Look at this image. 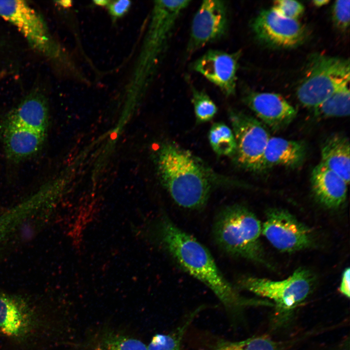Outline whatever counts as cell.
<instances>
[{"mask_svg":"<svg viewBox=\"0 0 350 350\" xmlns=\"http://www.w3.org/2000/svg\"><path fill=\"white\" fill-rule=\"evenodd\" d=\"M156 229L167 253L183 270L210 288L229 314L235 315L250 306H265V301L241 296L223 276L208 249L167 216L160 218Z\"/></svg>","mask_w":350,"mask_h":350,"instance_id":"1","label":"cell"},{"mask_svg":"<svg viewBox=\"0 0 350 350\" xmlns=\"http://www.w3.org/2000/svg\"><path fill=\"white\" fill-rule=\"evenodd\" d=\"M157 167L162 184L176 204L191 210L206 205L214 175L190 152L164 143L158 153Z\"/></svg>","mask_w":350,"mask_h":350,"instance_id":"2","label":"cell"},{"mask_svg":"<svg viewBox=\"0 0 350 350\" xmlns=\"http://www.w3.org/2000/svg\"><path fill=\"white\" fill-rule=\"evenodd\" d=\"M261 222L246 207L238 204L224 208L218 214L213 228L214 240L228 254L256 262L265 263L260 241Z\"/></svg>","mask_w":350,"mask_h":350,"instance_id":"3","label":"cell"},{"mask_svg":"<svg viewBox=\"0 0 350 350\" xmlns=\"http://www.w3.org/2000/svg\"><path fill=\"white\" fill-rule=\"evenodd\" d=\"M315 284L314 275L303 267L298 268L283 280L245 276L238 281L242 289L273 301L275 321L279 324L287 320L297 307L307 298Z\"/></svg>","mask_w":350,"mask_h":350,"instance_id":"4","label":"cell"},{"mask_svg":"<svg viewBox=\"0 0 350 350\" xmlns=\"http://www.w3.org/2000/svg\"><path fill=\"white\" fill-rule=\"evenodd\" d=\"M305 74L297 95L303 106L314 110L332 94L348 86L349 59L315 54Z\"/></svg>","mask_w":350,"mask_h":350,"instance_id":"5","label":"cell"},{"mask_svg":"<svg viewBox=\"0 0 350 350\" xmlns=\"http://www.w3.org/2000/svg\"><path fill=\"white\" fill-rule=\"evenodd\" d=\"M229 120L238 163L249 171H261L265 149L271 136L267 128L259 120L242 112L230 109Z\"/></svg>","mask_w":350,"mask_h":350,"instance_id":"6","label":"cell"},{"mask_svg":"<svg viewBox=\"0 0 350 350\" xmlns=\"http://www.w3.org/2000/svg\"><path fill=\"white\" fill-rule=\"evenodd\" d=\"M0 17L13 25L40 54L51 58L56 56V47L44 20L27 2L0 0Z\"/></svg>","mask_w":350,"mask_h":350,"instance_id":"7","label":"cell"},{"mask_svg":"<svg viewBox=\"0 0 350 350\" xmlns=\"http://www.w3.org/2000/svg\"><path fill=\"white\" fill-rule=\"evenodd\" d=\"M262 233L278 250L292 252L313 245L312 231L286 210L272 208L266 213Z\"/></svg>","mask_w":350,"mask_h":350,"instance_id":"8","label":"cell"},{"mask_svg":"<svg viewBox=\"0 0 350 350\" xmlns=\"http://www.w3.org/2000/svg\"><path fill=\"white\" fill-rule=\"evenodd\" d=\"M228 25V7L225 1H203L192 21L187 52L192 54L222 39L227 35Z\"/></svg>","mask_w":350,"mask_h":350,"instance_id":"9","label":"cell"},{"mask_svg":"<svg viewBox=\"0 0 350 350\" xmlns=\"http://www.w3.org/2000/svg\"><path fill=\"white\" fill-rule=\"evenodd\" d=\"M251 28L259 40L277 48L296 47L305 37L304 28L297 20L284 18L272 9L260 12L252 20Z\"/></svg>","mask_w":350,"mask_h":350,"instance_id":"10","label":"cell"},{"mask_svg":"<svg viewBox=\"0 0 350 350\" xmlns=\"http://www.w3.org/2000/svg\"><path fill=\"white\" fill-rule=\"evenodd\" d=\"M241 51L229 53L210 50L192 63V68L227 96L235 93Z\"/></svg>","mask_w":350,"mask_h":350,"instance_id":"11","label":"cell"},{"mask_svg":"<svg viewBox=\"0 0 350 350\" xmlns=\"http://www.w3.org/2000/svg\"><path fill=\"white\" fill-rule=\"evenodd\" d=\"M37 324L36 313L25 299L0 293V333L12 338H25Z\"/></svg>","mask_w":350,"mask_h":350,"instance_id":"12","label":"cell"},{"mask_svg":"<svg viewBox=\"0 0 350 350\" xmlns=\"http://www.w3.org/2000/svg\"><path fill=\"white\" fill-rule=\"evenodd\" d=\"M244 101L258 120L274 131L287 126L297 115L294 106L279 94L249 91Z\"/></svg>","mask_w":350,"mask_h":350,"instance_id":"13","label":"cell"},{"mask_svg":"<svg viewBox=\"0 0 350 350\" xmlns=\"http://www.w3.org/2000/svg\"><path fill=\"white\" fill-rule=\"evenodd\" d=\"M5 122L46 134L49 123L46 98L34 89L8 114Z\"/></svg>","mask_w":350,"mask_h":350,"instance_id":"14","label":"cell"},{"mask_svg":"<svg viewBox=\"0 0 350 350\" xmlns=\"http://www.w3.org/2000/svg\"><path fill=\"white\" fill-rule=\"evenodd\" d=\"M45 135L4 122L2 136L7 158L19 161L35 155L42 147Z\"/></svg>","mask_w":350,"mask_h":350,"instance_id":"15","label":"cell"},{"mask_svg":"<svg viewBox=\"0 0 350 350\" xmlns=\"http://www.w3.org/2000/svg\"><path fill=\"white\" fill-rule=\"evenodd\" d=\"M311 180L314 194L323 206L336 208L345 201L349 184L321 163L313 169Z\"/></svg>","mask_w":350,"mask_h":350,"instance_id":"16","label":"cell"},{"mask_svg":"<svg viewBox=\"0 0 350 350\" xmlns=\"http://www.w3.org/2000/svg\"><path fill=\"white\" fill-rule=\"evenodd\" d=\"M305 155L303 142L271 137L264 151L261 171L276 166L296 167L302 163Z\"/></svg>","mask_w":350,"mask_h":350,"instance_id":"17","label":"cell"},{"mask_svg":"<svg viewBox=\"0 0 350 350\" xmlns=\"http://www.w3.org/2000/svg\"><path fill=\"white\" fill-rule=\"evenodd\" d=\"M348 184L350 178V145L349 139L342 135L330 137L321 149V161Z\"/></svg>","mask_w":350,"mask_h":350,"instance_id":"18","label":"cell"},{"mask_svg":"<svg viewBox=\"0 0 350 350\" xmlns=\"http://www.w3.org/2000/svg\"><path fill=\"white\" fill-rule=\"evenodd\" d=\"M89 350H147L140 340L112 331L96 334L88 344Z\"/></svg>","mask_w":350,"mask_h":350,"instance_id":"19","label":"cell"},{"mask_svg":"<svg viewBox=\"0 0 350 350\" xmlns=\"http://www.w3.org/2000/svg\"><path fill=\"white\" fill-rule=\"evenodd\" d=\"M200 306L191 313L180 325L167 334H157L147 347V350H180L184 334L196 315L203 309Z\"/></svg>","mask_w":350,"mask_h":350,"instance_id":"20","label":"cell"},{"mask_svg":"<svg viewBox=\"0 0 350 350\" xmlns=\"http://www.w3.org/2000/svg\"><path fill=\"white\" fill-rule=\"evenodd\" d=\"M350 92L348 86L335 92L313 110L319 118L349 116L350 113Z\"/></svg>","mask_w":350,"mask_h":350,"instance_id":"21","label":"cell"},{"mask_svg":"<svg viewBox=\"0 0 350 350\" xmlns=\"http://www.w3.org/2000/svg\"><path fill=\"white\" fill-rule=\"evenodd\" d=\"M209 140L213 151L218 156L234 155L236 144L232 130L223 122H216L211 126L209 133Z\"/></svg>","mask_w":350,"mask_h":350,"instance_id":"22","label":"cell"},{"mask_svg":"<svg viewBox=\"0 0 350 350\" xmlns=\"http://www.w3.org/2000/svg\"><path fill=\"white\" fill-rule=\"evenodd\" d=\"M283 346L266 335L252 337L239 341L221 340L213 350H282Z\"/></svg>","mask_w":350,"mask_h":350,"instance_id":"23","label":"cell"},{"mask_svg":"<svg viewBox=\"0 0 350 350\" xmlns=\"http://www.w3.org/2000/svg\"><path fill=\"white\" fill-rule=\"evenodd\" d=\"M191 89L192 102L197 122L203 123L211 120L217 112L215 104L205 91L195 87Z\"/></svg>","mask_w":350,"mask_h":350,"instance_id":"24","label":"cell"},{"mask_svg":"<svg viewBox=\"0 0 350 350\" xmlns=\"http://www.w3.org/2000/svg\"><path fill=\"white\" fill-rule=\"evenodd\" d=\"M271 9L284 18L295 20H297L304 10L301 3L292 0H275Z\"/></svg>","mask_w":350,"mask_h":350,"instance_id":"25","label":"cell"},{"mask_svg":"<svg viewBox=\"0 0 350 350\" xmlns=\"http://www.w3.org/2000/svg\"><path fill=\"white\" fill-rule=\"evenodd\" d=\"M350 1L336 0L332 7V17L335 26L339 29L345 31L349 26Z\"/></svg>","mask_w":350,"mask_h":350,"instance_id":"26","label":"cell"},{"mask_svg":"<svg viewBox=\"0 0 350 350\" xmlns=\"http://www.w3.org/2000/svg\"><path fill=\"white\" fill-rule=\"evenodd\" d=\"M131 2L129 0H120L113 2L110 6V11L114 16H121L129 8Z\"/></svg>","mask_w":350,"mask_h":350,"instance_id":"27","label":"cell"},{"mask_svg":"<svg viewBox=\"0 0 350 350\" xmlns=\"http://www.w3.org/2000/svg\"><path fill=\"white\" fill-rule=\"evenodd\" d=\"M350 269L346 268L342 273L341 281L339 288V292L346 297L350 296Z\"/></svg>","mask_w":350,"mask_h":350,"instance_id":"28","label":"cell"},{"mask_svg":"<svg viewBox=\"0 0 350 350\" xmlns=\"http://www.w3.org/2000/svg\"><path fill=\"white\" fill-rule=\"evenodd\" d=\"M329 2L330 1L328 0H315L313 1V4L317 7L323 6Z\"/></svg>","mask_w":350,"mask_h":350,"instance_id":"29","label":"cell"},{"mask_svg":"<svg viewBox=\"0 0 350 350\" xmlns=\"http://www.w3.org/2000/svg\"><path fill=\"white\" fill-rule=\"evenodd\" d=\"M95 4L100 5H105L109 2L107 0H96L94 1Z\"/></svg>","mask_w":350,"mask_h":350,"instance_id":"30","label":"cell"}]
</instances>
